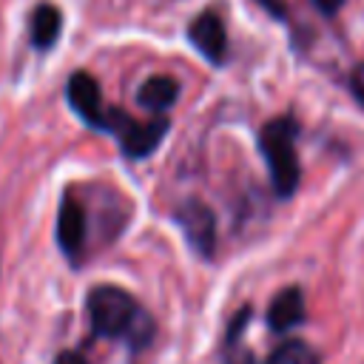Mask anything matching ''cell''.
I'll return each instance as SVG.
<instances>
[{
  "instance_id": "cell-11",
  "label": "cell",
  "mask_w": 364,
  "mask_h": 364,
  "mask_svg": "<svg viewBox=\"0 0 364 364\" xmlns=\"http://www.w3.org/2000/svg\"><path fill=\"white\" fill-rule=\"evenodd\" d=\"M264 364H318V355L313 353L310 344L293 338V341L279 344V347L270 353V358H267Z\"/></svg>"
},
{
  "instance_id": "cell-6",
  "label": "cell",
  "mask_w": 364,
  "mask_h": 364,
  "mask_svg": "<svg viewBox=\"0 0 364 364\" xmlns=\"http://www.w3.org/2000/svg\"><path fill=\"white\" fill-rule=\"evenodd\" d=\"M65 94H68V102H71V108L80 119H85L91 128H102L105 105H102V97H100V85L88 71L71 74Z\"/></svg>"
},
{
  "instance_id": "cell-1",
  "label": "cell",
  "mask_w": 364,
  "mask_h": 364,
  "mask_svg": "<svg viewBox=\"0 0 364 364\" xmlns=\"http://www.w3.org/2000/svg\"><path fill=\"white\" fill-rule=\"evenodd\" d=\"M91 330L100 338H122L134 350H142L154 338V318L136 304V299L114 284H97L88 299Z\"/></svg>"
},
{
  "instance_id": "cell-13",
  "label": "cell",
  "mask_w": 364,
  "mask_h": 364,
  "mask_svg": "<svg viewBox=\"0 0 364 364\" xmlns=\"http://www.w3.org/2000/svg\"><path fill=\"white\" fill-rule=\"evenodd\" d=\"M225 364H256V361H253L250 350H239V347H233V344H230V350H228V358H225Z\"/></svg>"
},
{
  "instance_id": "cell-16",
  "label": "cell",
  "mask_w": 364,
  "mask_h": 364,
  "mask_svg": "<svg viewBox=\"0 0 364 364\" xmlns=\"http://www.w3.org/2000/svg\"><path fill=\"white\" fill-rule=\"evenodd\" d=\"M259 6H264L273 17H284V0H256Z\"/></svg>"
},
{
  "instance_id": "cell-15",
  "label": "cell",
  "mask_w": 364,
  "mask_h": 364,
  "mask_svg": "<svg viewBox=\"0 0 364 364\" xmlns=\"http://www.w3.org/2000/svg\"><path fill=\"white\" fill-rule=\"evenodd\" d=\"M313 6H316L321 14H336V11L344 6V0H313Z\"/></svg>"
},
{
  "instance_id": "cell-14",
  "label": "cell",
  "mask_w": 364,
  "mask_h": 364,
  "mask_svg": "<svg viewBox=\"0 0 364 364\" xmlns=\"http://www.w3.org/2000/svg\"><path fill=\"white\" fill-rule=\"evenodd\" d=\"M54 364H88V361H85V355L77 353V350H63V353L54 358Z\"/></svg>"
},
{
  "instance_id": "cell-4",
  "label": "cell",
  "mask_w": 364,
  "mask_h": 364,
  "mask_svg": "<svg viewBox=\"0 0 364 364\" xmlns=\"http://www.w3.org/2000/svg\"><path fill=\"white\" fill-rule=\"evenodd\" d=\"M176 225L182 228L188 245L199 253V256H213V247H216V219L210 213L208 205L196 202V199H188L182 202V208L173 213Z\"/></svg>"
},
{
  "instance_id": "cell-5",
  "label": "cell",
  "mask_w": 364,
  "mask_h": 364,
  "mask_svg": "<svg viewBox=\"0 0 364 364\" xmlns=\"http://www.w3.org/2000/svg\"><path fill=\"white\" fill-rule=\"evenodd\" d=\"M188 40L193 43V48L205 60H210L216 65L225 63V57H228V31H225V23L213 11H202L199 17L191 20Z\"/></svg>"
},
{
  "instance_id": "cell-9",
  "label": "cell",
  "mask_w": 364,
  "mask_h": 364,
  "mask_svg": "<svg viewBox=\"0 0 364 364\" xmlns=\"http://www.w3.org/2000/svg\"><path fill=\"white\" fill-rule=\"evenodd\" d=\"M176 94H179V85L173 77H165V74H156V77H148L139 91H136V102L148 111V114H162L168 111L173 102H176Z\"/></svg>"
},
{
  "instance_id": "cell-10",
  "label": "cell",
  "mask_w": 364,
  "mask_h": 364,
  "mask_svg": "<svg viewBox=\"0 0 364 364\" xmlns=\"http://www.w3.org/2000/svg\"><path fill=\"white\" fill-rule=\"evenodd\" d=\"M60 28H63V14H60L57 6L40 3L31 11V43H34V48H40V51L51 48L60 37Z\"/></svg>"
},
{
  "instance_id": "cell-3",
  "label": "cell",
  "mask_w": 364,
  "mask_h": 364,
  "mask_svg": "<svg viewBox=\"0 0 364 364\" xmlns=\"http://www.w3.org/2000/svg\"><path fill=\"white\" fill-rule=\"evenodd\" d=\"M102 128L117 134L119 148L125 156L131 159H142L151 151H156V145L162 142L165 131H168V119L162 114H154L148 119H134L119 108H105V119Z\"/></svg>"
},
{
  "instance_id": "cell-12",
  "label": "cell",
  "mask_w": 364,
  "mask_h": 364,
  "mask_svg": "<svg viewBox=\"0 0 364 364\" xmlns=\"http://www.w3.org/2000/svg\"><path fill=\"white\" fill-rule=\"evenodd\" d=\"M350 91H353V97L364 105V63H361L358 68H353V74H350Z\"/></svg>"
},
{
  "instance_id": "cell-2",
  "label": "cell",
  "mask_w": 364,
  "mask_h": 364,
  "mask_svg": "<svg viewBox=\"0 0 364 364\" xmlns=\"http://www.w3.org/2000/svg\"><path fill=\"white\" fill-rule=\"evenodd\" d=\"M296 134H299V125L293 117H276L264 122L259 131V148L267 159L276 196H290L301 176L299 156H296Z\"/></svg>"
},
{
  "instance_id": "cell-8",
  "label": "cell",
  "mask_w": 364,
  "mask_h": 364,
  "mask_svg": "<svg viewBox=\"0 0 364 364\" xmlns=\"http://www.w3.org/2000/svg\"><path fill=\"white\" fill-rule=\"evenodd\" d=\"M304 321V296L299 287H284L273 296L267 307V327L273 333H287Z\"/></svg>"
},
{
  "instance_id": "cell-7",
  "label": "cell",
  "mask_w": 364,
  "mask_h": 364,
  "mask_svg": "<svg viewBox=\"0 0 364 364\" xmlns=\"http://www.w3.org/2000/svg\"><path fill=\"white\" fill-rule=\"evenodd\" d=\"M57 245L60 250L77 262L80 253H82V245H85V210L82 205L65 193L63 202H60V213H57Z\"/></svg>"
}]
</instances>
